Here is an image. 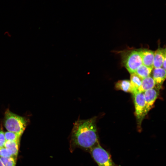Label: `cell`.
<instances>
[{
  "instance_id": "19",
  "label": "cell",
  "mask_w": 166,
  "mask_h": 166,
  "mask_svg": "<svg viewBox=\"0 0 166 166\" xmlns=\"http://www.w3.org/2000/svg\"><path fill=\"white\" fill-rule=\"evenodd\" d=\"M0 166H4L1 161L0 158Z\"/></svg>"
},
{
  "instance_id": "9",
  "label": "cell",
  "mask_w": 166,
  "mask_h": 166,
  "mask_svg": "<svg viewBox=\"0 0 166 166\" xmlns=\"http://www.w3.org/2000/svg\"><path fill=\"white\" fill-rule=\"evenodd\" d=\"M166 58V49L159 47L154 51L153 68L162 67L163 62Z\"/></svg>"
},
{
  "instance_id": "4",
  "label": "cell",
  "mask_w": 166,
  "mask_h": 166,
  "mask_svg": "<svg viewBox=\"0 0 166 166\" xmlns=\"http://www.w3.org/2000/svg\"><path fill=\"white\" fill-rule=\"evenodd\" d=\"M89 152L98 166H117L109 153L99 143L92 148Z\"/></svg>"
},
{
  "instance_id": "16",
  "label": "cell",
  "mask_w": 166,
  "mask_h": 166,
  "mask_svg": "<svg viewBox=\"0 0 166 166\" xmlns=\"http://www.w3.org/2000/svg\"><path fill=\"white\" fill-rule=\"evenodd\" d=\"M4 166H15L16 159L13 157H0Z\"/></svg>"
},
{
  "instance_id": "10",
  "label": "cell",
  "mask_w": 166,
  "mask_h": 166,
  "mask_svg": "<svg viewBox=\"0 0 166 166\" xmlns=\"http://www.w3.org/2000/svg\"><path fill=\"white\" fill-rule=\"evenodd\" d=\"M155 87V83L153 78L152 77L149 76L143 79L141 84L137 90L140 92L144 93L146 90Z\"/></svg>"
},
{
  "instance_id": "11",
  "label": "cell",
  "mask_w": 166,
  "mask_h": 166,
  "mask_svg": "<svg viewBox=\"0 0 166 166\" xmlns=\"http://www.w3.org/2000/svg\"><path fill=\"white\" fill-rule=\"evenodd\" d=\"M115 88L117 90H121L125 92L132 93L133 90L129 80H119L115 84Z\"/></svg>"
},
{
  "instance_id": "5",
  "label": "cell",
  "mask_w": 166,
  "mask_h": 166,
  "mask_svg": "<svg viewBox=\"0 0 166 166\" xmlns=\"http://www.w3.org/2000/svg\"><path fill=\"white\" fill-rule=\"evenodd\" d=\"M138 127H141L142 120L146 116L144 93L137 90L132 93Z\"/></svg>"
},
{
  "instance_id": "1",
  "label": "cell",
  "mask_w": 166,
  "mask_h": 166,
  "mask_svg": "<svg viewBox=\"0 0 166 166\" xmlns=\"http://www.w3.org/2000/svg\"><path fill=\"white\" fill-rule=\"evenodd\" d=\"M97 117L78 119L75 121L71 133L70 149L78 148L89 151L99 143L96 125Z\"/></svg>"
},
{
  "instance_id": "18",
  "label": "cell",
  "mask_w": 166,
  "mask_h": 166,
  "mask_svg": "<svg viewBox=\"0 0 166 166\" xmlns=\"http://www.w3.org/2000/svg\"><path fill=\"white\" fill-rule=\"evenodd\" d=\"M2 126L0 128V148L4 147L6 140Z\"/></svg>"
},
{
  "instance_id": "6",
  "label": "cell",
  "mask_w": 166,
  "mask_h": 166,
  "mask_svg": "<svg viewBox=\"0 0 166 166\" xmlns=\"http://www.w3.org/2000/svg\"><path fill=\"white\" fill-rule=\"evenodd\" d=\"M144 95L146 115L153 106L159 95V90L155 87L144 92Z\"/></svg>"
},
{
  "instance_id": "17",
  "label": "cell",
  "mask_w": 166,
  "mask_h": 166,
  "mask_svg": "<svg viewBox=\"0 0 166 166\" xmlns=\"http://www.w3.org/2000/svg\"><path fill=\"white\" fill-rule=\"evenodd\" d=\"M0 156L2 157H13L11 151L4 147L0 148Z\"/></svg>"
},
{
  "instance_id": "8",
  "label": "cell",
  "mask_w": 166,
  "mask_h": 166,
  "mask_svg": "<svg viewBox=\"0 0 166 166\" xmlns=\"http://www.w3.org/2000/svg\"><path fill=\"white\" fill-rule=\"evenodd\" d=\"M142 64L153 69L154 51L147 49H139Z\"/></svg>"
},
{
  "instance_id": "7",
  "label": "cell",
  "mask_w": 166,
  "mask_h": 166,
  "mask_svg": "<svg viewBox=\"0 0 166 166\" xmlns=\"http://www.w3.org/2000/svg\"><path fill=\"white\" fill-rule=\"evenodd\" d=\"M152 77L155 83V87L159 90L162 88L166 78V70L162 67L154 68Z\"/></svg>"
},
{
  "instance_id": "15",
  "label": "cell",
  "mask_w": 166,
  "mask_h": 166,
  "mask_svg": "<svg viewBox=\"0 0 166 166\" xmlns=\"http://www.w3.org/2000/svg\"><path fill=\"white\" fill-rule=\"evenodd\" d=\"M4 134L6 141L10 140L20 142L22 135L10 131L5 132Z\"/></svg>"
},
{
  "instance_id": "12",
  "label": "cell",
  "mask_w": 166,
  "mask_h": 166,
  "mask_svg": "<svg viewBox=\"0 0 166 166\" xmlns=\"http://www.w3.org/2000/svg\"><path fill=\"white\" fill-rule=\"evenodd\" d=\"M19 141H6L4 147L10 149L11 152L13 157L17 159L19 149Z\"/></svg>"
},
{
  "instance_id": "14",
  "label": "cell",
  "mask_w": 166,
  "mask_h": 166,
  "mask_svg": "<svg viewBox=\"0 0 166 166\" xmlns=\"http://www.w3.org/2000/svg\"><path fill=\"white\" fill-rule=\"evenodd\" d=\"M152 69L142 64L137 69L135 73L143 79L150 76Z\"/></svg>"
},
{
  "instance_id": "3",
  "label": "cell",
  "mask_w": 166,
  "mask_h": 166,
  "mask_svg": "<svg viewBox=\"0 0 166 166\" xmlns=\"http://www.w3.org/2000/svg\"><path fill=\"white\" fill-rule=\"evenodd\" d=\"M122 63L131 74L135 73L142 64L139 49H131L121 53Z\"/></svg>"
},
{
  "instance_id": "2",
  "label": "cell",
  "mask_w": 166,
  "mask_h": 166,
  "mask_svg": "<svg viewBox=\"0 0 166 166\" xmlns=\"http://www.w3.org/2000/svg\"><path fill=\"white\" fill-rule=\"evenodd\" d=\"M28 124L26 117L15 114L7 109L4 113L3 124L8 131L22 135Z\"/></svg>"
},
{
  "instance_id": "13",
  "label": "cell",
  "mask_w": 166,
  "mask_h": 166,
  "mask_svg": "<svg viewBox=\"0 0 166 166\" xmlns=\"http://www.w3.org/2000/svg\"><path fill=\"white\" fill-rule=\"evenodd\" d=\"M143 79L135 73L131 74L130 82L133 92L137 90Z\"/></svg>"
}]
</instances>
